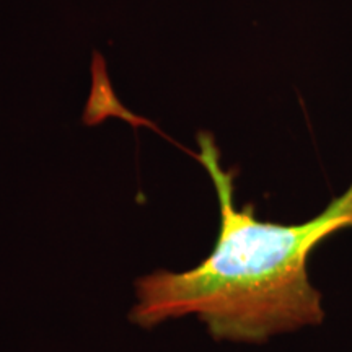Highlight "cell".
Wrapping results in <instances>:
<instances>
[{
	"label": "cell",
	"instance_id": "obj_1",
	"mask_svg": "<svg viewBox=\"0 0 352 352\" xmlns=\"http://www.w3.org/2000/svg\"><path fill=\"white\" fill-rule=\"evenodd\" d=\"M196 160L208 171L219 202V232L209 254L189 270H155L134 283L129 321L155 329L195 316L219 342L263 344L327 318L323 296L308 274L321 241L352 228V179L340 196L298 223L258 219L235 199L236 171L222 164L215 138L197 134Z\"/></svg>",
	"mask_w": 352,
	"mask_h": 352
}]
</instances>
